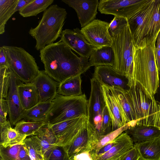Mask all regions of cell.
Returning <instances> with one entry per match:
<instances>
[{
  "label": "cell",
  "mask_w": 160,
  "mask_h": 160,
  "mask_svg": "<svg viewBox=\"0 0 160 160\" xmlns=\"http://www.w3.org/2000/svg\"><path fill=\"white\" fill-rule=\"evenodd\" d=\"M53 2V0H33L20 9L19 13L25 18L36 16L46 10Z\"/></svg>",
  "instance_id": "cell-32"
},
{
  "label": "cell",
  "mask_w": 160,
  "mask_h": 160,
  "mask_svg": "<svg viewBox=\"0 0 160 160\" xmlns=\"http://www.w3.org/2000/svg\"><path fill=\"white\" fill-rule=\"evenodd\" d=\"M157 43L156 46V48H157L160 49V39L157 38Z\"/></svg>",
  "instance_id": "cell-49"
},
{
  "label": "cell",
  "mask_w": 160,
  "mask_h": 160,
  "mask_svg": "<svg viewBox=\"0 0 160 160\" xmlns=\"http://www.w3.org/2000/svg\"><path fill=\"white\" fill-rule=\"evenodd\" d=\"M71 160H93L90 152H83L74 155Z\"/></svg>",
  "instance_id": "cell-44"
},
{
  "label": "cell",
  "mask_w": 160,
  "mask_h": 160,
  "mask_svg": "<svg viewBox=\"0 0 160 160\" xmlns=\"http://www.w3.org/2000/svg\"><path fill=\"white\" fill-rule=\"evenodd\" d=\"M112 88L127 123L135 124V118L125 94L126 90L117 87Z\"/></svg>",
  "instance_id": "cell-30"
},
{
  "label": "cell",
  "mask_w": 160,
  "mask_h": 160,
  "mask_svg": "<svg viewBox=\"0 0 160 160\" xmlns=\"http://www.w3.org/2000/svg\"><path fill=\"white\" fill-rule=\"evenodd\" d=\"M139 160H143L142 159H141V158H140Z\"/></svg>",
  "instance_id": "cell-51"
},
{
  "label": "cell",
  "mask_w": 160,
  "mask_h": 160,
  "mask_svg": "<svg viewBox=\"0 0 160 160\" xmlns=\"http://www.w3.org/2000/svg\"><path fill=\"white\" fill-rule=\"evenodd\" d=\"M160 31V0H155L153 12L148 24L146 36L141 47L156 40Z\"/></svg>",
  "instance_id": "cell-27"
},
{
  "label": "cell",
  "mask_w": 160,
  "mask_h": 160,
  "mask_svg": "<svg viewBox=\"0 0 160 160\" xmlns=\"http://www.w3.org/2000/svg\"><path fill=\"white\" fill-rule=\"evenodd\" d=\"M125 132L130 136L135 143L160 137V129L152 126L135 124L129 127Z\"/></svg>",
  "instance_id": "cell-21"
},
{
  "label": "cell",
  "mask_w": 160,
  "mask_h": 160,
  "mask_svg": "<svg viewBox=\"0 0 160 160\" xmlns=\"http://www.w3.org/2000/svg\"><path fill=\"white\" fill-rule=\"evenodd\" d=\"M9 108L6 99L0 98V124L6 122L7 116L8 114Z\"/></svg>",
  "instance_id": "cell-42"
},
{
  "label": "cell",
  "mask_w": 160,
  "mask_h": 160,
  "mask_svg": "<svg viewBox=\"0 0 160 160\" xmlns=\"http://www.w3.org/2000/svg\"><path fill=\"white\" fill-rule=\"evenodd\" d=\"M45 121L30 122L22 120L15 125L14 129L19 133L28 136L34 135L38 130L46 124Z\"/></svg>",
  "instance_id": "cell-35"
},
{
  "label": "cell",
  "mask_w": 160,
  "mask_h": 160,
  "mask_svg": "<svg viewBox=\"0 0 160 160\" xmlns=\"http://www.w3.org/2000/svg\"><path fill=\"white\" fill-rule=\"evenodd\" d=\"M140 155L136 147L134 146L123 155L118 160H139Z\"/></svg>",
  "instance_id": "cell-43"
},
{
  "label": "cell",
  "mask_w": 160,
  "mask_h": 160,
  "mask_svg": "<svg viewBox=\"0 0 160 160\" xmlns=\"http://www.w3.org/2000/svg\"><path fill=\"white\" fill-rule=\"evenodd\" d=\"M155 56L158 73L160 72V49L155 48Z\"/></svg>",
  "instance_id": "cell-47"
},
{
  "label": "cell",
  "mask_w": 160,
  "mask_h": 160,
  "mask_svg": "<svg viewBox=\"0 0 160 160\" xmlns=\"http://www.w3.org/2000/svg\"><path fill=\"white\" fill-rule=\"evenodd\" d=\"M90 81L91 89L88 104V121L93 125L94 118L102 114L106 103L101 84L93 77Z\"/></svg>",
  "instance_id": "cell-16"
},
{
  "label": "cell",
  "mask_w": 160,
  "mask_h": 160,
  "mask_svg": "<svg viewBox=\"0 0 160 160\" xmlns=\"http://www.w3.org/2000/svg\"><path fill=\"white\" fill-rule=\"evenodd\" d=\"M18 93L22 106L28 110L38 104L39 101L38 91L33 83L21 82L18 85Z\"/></svg>",
  "instance_id": "cell-22"
},
{
  "label": "cell",
  "mask_w": 160,
  "mask_h": 160,
  "mask_svg": "<svg viewBox=\"0 0 160 160\" xmlns=\"http://www.w3.org/2000/svg\"><path fill=\"white\" fill-rule=\"evenodd\" d=\"M10 71V84L6 100L9 108V121L11 125H15L22 119L24 109L22 106L18 91V85L22 81L11 69Z\"/></svg>",
  "instance_id": "cell-13"
},
{
  "label": "cell",
  "mask_w": 160,
  "mask_h": 160,
  "mask_svg": "<svg viewBox=\"0 0 160 160\" xmlns=\"http://www.w3.org/2000/svg\"><path fill=\"white\" fill-rule=\"evenodd\" d=\"M93 77L102 84L111 87H119L125 90L129 89L128 78L110 66H95Z\"/></svg>",
  "instance_id": "cell-14"
},
{
  "label": "cell",
  "mask_w": 160,
  "mask_h": 160,
  "mask_svg": "<svg viewBox=\"0 0 160 160\" xmlns=\"http://www.w3.org/2000/svg\"><path fill=\"white\" fill-rule=\"evenodd\" d=\"M2 47L8 67L22 82H32L40 72L33 56L21 47Z\"/></svg>",
  "instance_id": "cell-6"
},
{
  "label": "cell",
  "mask_w": 160,
  "mask_h": 160,
  "mask_svg": "<svg viewBox=\"0 0 160 160\" xmlns=\"http://www.w3.org/2000/svg\"><path fill=\"white\" fill-rule=\"evenodd\" d=\"M45 122L49 125L81 117H88V101L85 94L65 96L57 94Z\"/></svg>",
  "instance_id": "cell-5"
},
{
  "label": "cell",
  "mask_w": 160,
  "mask_h": 160,
  "mask_svg": "<svg viewBox=\"0 0 160 160\" xmlns=\"http://www.w3.org/2000/svg\"><path fill=\"white\" fill-rule=\"evenodd\" d=\"M141 0H100L98 9L101 13L111 14L127 19L132 5Z\"/></svg>",
  "instance_id": "cell-17"
},
{
  "label": "cell",
  "mask_w": 160,
  "mask_h": 160,
  "mask_svg": "<svg viewBox=\"0 0 160 160\" xmlns=\"http://www.w3.org/2000/svg\"><path fill=\"white\" fill-rule=\"evenodd\" d=\"M8 67L4 50L2 47L0 48V67Z\"/></svg>",
  "instance_id": "cell-45"
},
{
  "label": "cell",
  "mask_w": 160,
  "mask_h": 160,
  "mask_svg": "<svg viewBox=\"0 0 160 160\" xmlns=\"http://www.w3.org/2000/svg\"><path fill=\"white\" fill-rule=\"evenodd\" d=\"M128 127L129 125L127 123L123 127L112 131L105 135L99 136L98 141L92 151L97 150L111 142L126 130Z\"/></svg>",
  "instance_id": "cell-37"
},
{
  "label": "cell",
  "mask_w": 160,
  "mask_h": 160,
  "mask_svg": "<svg viewBox=\"0 0 160 160\" xmlns=\"http://www.w3.org/2000/svg\"><path fill=\"white\" fill-rule=\"evenodd\" d=\"M87 117H79L53 125L48 124L56 138V145L64 147L69 144L81 129V125L78 122Z\"/></svg>",
  "instance_id": "cell-12"
},
{
  "label": "cell",
  "mask_w": 160,
  "mask_h": 160,
  "mask_svg": "<svg viewBox=\"0 0 160 160\" xmlns=\"http://www.w3.org/2000/svg\"><path fill=\"white\" fill-rule=\"evenodd\" d=\"M76 12L82 28L87 25L96 18L98 0H62Z\"/></svg>",
  "instance_id": "cell-15"
},
{
  "label": "cell",
  "mask_w": 160,
  "mask_h": 160,
  "mask_svg": "<svg viewBox=\"0 0 160 160\" xmlns=\"http://www.w3.org/2000/svg\"><path fill=\"white\" fill-rule=\"evenodd\" d=\"M11 73L9 67H0V98H7L11 82Z\"/></svg>",
  "instance_id": "cell-36"
},
{
  "label": "cell",
  "mask_w": 160,
  "mask_h": 160,
  "mask_svg": "<svg viewBox=\"0 0 160 160\" xmlns=\"http://www.w3.org/2000/svg\"><path fill=\"white\" fill-rule=\"evenodd\" d=\"M134 145L130 136L123 132L118 137L117 142L108 151L94 160H118Z\"/></svg>",
  "instance_id": "cell-20"
},
{
  "label": "cell",
  "mask_w": 160,
  "mask_h": 160,
  "mask_svg": "<svg viewBox=\"0 0 160 160\" xmlns=\"http://www.w3.org/2000/svg\"><path fill=\"white\" fill-rule=\"evenodd\" d=\"M45 160H71L63 147L56 145Z\"/></svg>",
  "instance_id": "cell-39"
},
{
  "label": "cell",
  "mask_w": 160,
  "mask_h": 160,
  "mask_svg": "<svg viewBox=\"0 0 160 160\" xmlns=\"http://www.w3.org/2000/svg\"><path fill=\"white\" fill-rule=\"evenodd\" d=\"M140 158L143 160H160V137L134 144Z\"/></svg>",
  "instance_id": "cell-23"
},
{
  "label": "cell",
  "mask_w": 160,
  "mask_h": 160,
  "mask_svg": "<svg viewBox=\"0 0 160 160\" xmlns=\"http://www.w3.org/2000/svg\"><path fill=\"white\" fill-rule=\"evenodd\" d=\"M112 37L111 47L115 56L114 63L112 67L116 72L126 76V62L132 53V38L128 23Z\"/></svg>",
  "instance_id": "cell-8"
},
{
  "label": "cell",
  "mask_w": 160,
  "mask_h": 160,
  "mask_svg": "<svg viewBox=\"0 0 160 160\" xmlns=\"http://www.w3.org/2000/svg\"><path fill=\"white\" fill-rule=\"evenodd\" d=\"M9 121L0 125V146L6 148L8 146L23 143L27 136L18 132L11 126Z\"/></svg>",
  "instance_id": "cell-24"
},
{
  "label": "cell",
  "mask_w": 160,
  "mask_h": 160,
  "mask_svg": "<svg viewBox=\"0 0 160 160\" xmlns=\"http://www.w3.org/2000/svg\"><path fill=\"white\" fill-rule=\"evenodd\" d=\"M99 140V136L93 125L86 121L78 133L69 145L63 147L70 158L83 152H90Z\"/></svg>",
  "instance_id": "cell-9"
},
{
  "label": "cell",
  "mask_w": 160,
  "mask_h": 160,
  "mask_svg": "<svg viewBox=\"0 0 160 160\" xmlns=\"http://www.w3.org/2000/svg\"><path fill=\"white\" fill-rule=\"evenodd\" d=\"M155 3V0H141L132 5L127 20L133 44L136 47L142 46Z\"/></svg>",
  "instance_id": "cell-7"
},
{
  "label": "cell",
  "mask_w": 160,
  "mask_h": 160,
  "mask_svg": "<svg viewBox=\"0 0 160 160\" xmlns=\"http://www.w3.org/2000/svg\"><path fill=\"white\" fill-rule=\"evenodd\" d=\"M67 14L66 9L57 4L51 5L43 13L38 25L29 33L36 40L35 47L40 50L60 37Z\"/></svg>",
  "instance_id": "cell-4"
},
{
  "label": "cell",
  "mask_w": 160,
  "mask_h": 160,
  "mask_svg": "<svg viewBox=\"0 0 160 160\" xmlns=\"http://www.w3.org/2000/svg\"><path fill=\"white\" fill-rule=\"evenodd\" d=\"M81 75L66 79L58 84L57 93L65 96H78L82 94Z\"/></svg>",
  "instance_id": "cell-31"
},
{
  "label": "cell",
  "mask_w": 160,
  "mask_h": 160,
  "mask_svg": "<svg viewBox=\"0 0 160 160\" xmlns=\"http://www.w3.org/2000/svg\"><path fill=\"white\" fill-rule=\"evenodd\" d=\"M32 82L38 91L39 102L52 101L55 97L57 94L58 83L49 77L44 70L40 71Z\"/></svg>",
  "instance_id": "cell-19"
},
{
  "label": "cell",
  "mask_w": 160,
  "mask_h": 160,
  "mask_svg": "<svg viewBox=\"0 0 160 160\" xmlns=\"http://www.w3.org/2000/svg\"><path fill=\"white\" fill-rule=\"evenodd\" d=\"M18 0H0V34L5 32V26L8 19L15 12Z\"/></svg>",
  "instance_id": "cell-33"
},
{
  "label": "cell",
  "mask_w": 160,
  "mask_h": 160,
  "mask_svg": "<svg viewBox=\"0 0 160 160\" xmlns=\"http://www.w3.org/2000/svg\"><path fill=\"white\" fill-rule=\"evenodd\" d=\"M34 135L37 136L40 141L45 160L56 146V138L47 123L43 126Z\"/></svg>",
  "instance_id": "cell-29"
},
{
  "label": "cell",
  "mask_w": 160,
  "mask_h": 160,
  "mask_svg": "<svg viewBox=\"0 0 160 160\" xmlns=\"http://www.w3.org/2000/svg\"><path fill=\"white\" fill-rule=\"evenodd\" d=\"M114 61V53L112 48L110 46L95 49L89 59L91 67L102 65L112 67Z\"/></svg>",
  "instance_id": "cell-25"
},
{
  "label": "cell",
  "mask_w": 160,
  "mask_h": 160,
  "mask_svg": "<svg viewBox=\"0 0 160 160\" xmlns=\"http://www.w3.org/2000/svg\"><path fill=\"white\" fill-rule=\"evenodd\" d=\"M0 160H31L23 142L4 148L0 146Z\"/></svg>",
  "instance_id": "cell-28"
},
{
  "label": "cell",
  "mask_w": 160,
  "mask_h": 160,
  "mask_svg": "<svg viewBox=\"0 0 160 160\" xmlns=\"http://www.w3.org/2000/svg\"><path fill=\"white\" fill-rule=\"evenodd\" d=\"M23 142L31 160H44L42 146L36 136L27 138Z\"/></svg>",
  "instance_id": "cell-34"
},
{
  "label": "cell",
  "mask_w": 160,
  "mask_h": 160,
  "mask_svg": "<svg viewBox=\"0 0 160 160\" xmlns=\"http://www.w3.org/2000/svg\"><path fill=\"white\" fill-rule=\"evenodd\" d=\"M127 23V19L114 16L109 25V31L111 36L117 34Z\"/></svg>",
  "instance_id": "cell-40"
},
{
  "label": "cell",
  "mask_w": 160,
  "mask_h": 160,
  "mask_svg": "<svg viewBox=\"0 0 160 160\" xmlns=\"http://www.w3.org/2000/svg\"><path fill=\"white\" fill-rule=\"evenodd\" d=\"M40 52L45 72L58 84L81 75L91 67L89 59L78 57L61 40L46 46Z\"/></svg>",
  "instance_id": "cell-1"
},
{
  "label": "cell",
  "mask_w": 160,
  "mask_h": 160,
  "mask_svg": "<svg viewBox=\"0 0 160 160\" xmlns=\"http://www.w3.org/2000/svg\"><path fill=\"white\" fill-rule=\"evenodd\" d=\"M117 140L118 137L99 149L90 152V153L93 160H94L108 151L116 144Z\"/></svg>",
  "instance_id": "cell-41"
},
{
  "label": "cell",
  "mask_w": 160,
  "mask_h": 160,
  "mask_svg": "<svg viewBox=\"0 0 160 160\" xmlns=\"http://www.w3.org/2000/svg\"><path fill=\"white\" fill-rule=\"evenodd\" d=\"M109 23L97 19L82 28L81 31L88 42L97 48L111 47L112 37L109 31Z\"/></svg>",
  "instance_id": "cell-10"
},
{
  "label": "cell",
  "mask_w": 160,
  "mask_h": 160,
  "mask_svg": "<svg viewBox=\"0 0 160 160\" xmlns=\"http://www.w3.org/2000/svg\"><path fill=\"white\" fill-rule=\"evenodd\" d=\"M101 84L106 106L112 120V131H113L123 127L127 123L117 101L112 88Z\"/></svg>",
  "instance_id": "cell-18"
},
{
  "label": "cell",
  "mask_w": 160,
  "mask_h": 160,
  "mask_svg": "<svg viewBox=\"0 0 160 160\" xmlns=\"http://www.w3.org/2000/svg\"><path fill=\"white\" fill-rule=\"evenodd\" d=\"M52 103V101L39 102L28 110H24L22 119L27 121H45Z\"/></svg>",
  "instance_id": "cell-26"
},
{
  "label": "cell",
  "mask_w": 160,
  "mask_h": 160,
  "mask_svg": "<svg viewBox=\"0 0 160 160\" xmlns=\"http://www.w3.org/2000/svg\"><path fill=\"white\" fill-rule=\"evenodd\" d=\"M157 38H158L160 39V31L158 34Z\"/></svg>",
  "instance_id": "cell-50"
},
{
  "label": "cell",
  "mask_w": 160,
  "mask_h": 160,
  "mask_svg": "<svg viewBox=\"0 0 160 160\" xmlns=\"http://www.w3.org/2000/svg\"><path fill=\"white\" fill-rule=\"evenodd\" d=\"M33 0H18V2L15 8V12L19 11Z\"/></svg>",
  "instance_id": "cell-46"
},
{
  "label": "cell",
  "mask_w": 160,
  "mask_h": 160,
  "mask_svg": "<svg viewBox=\"0 0 160 160\" xmlns=\"http://www.w3.org/2000/svg\"><path fill=\"white\" fill-rule=\"evenodd\" d=\"M129 89L125 91L135 118V124L160 129V102L151 96L138 82L128 79Z\"/></svg>",
  "instance_id": "cell-2"
},
{
  "label": "cell",
  "mask_w": 160,
  "mask_h": 160,
  "mask_svg": "<svg viewBox=\"0 0 160 160\" xmlns=\"http://www.w3.org/2000/svg\"><path fill=\"white\" fill-rule=\"evenodd\" d=\"M159 83L156 93L157 101L160 102V72L158 73Z\"/></svg>",
  "instance_id": "cell-48"
},
{
  "label": "cell",
  "mask_w": 160,
  "mask_h": 160,
  "mask_svg": "<svg viewBox=\"0 0 160 160\" xmlns=\"http://www.w3.org/2000/svg\"><path fill=\"white\" fill-rule=\"evenodd\" d=\"M156 41L141 47H136L133 44L132 46L131 79L139 82L152 97L156 94L159 83L155 52Z\"/></svg>",
  "instance_id": "cell-3"
},
{
  "label": "cell",
  "mask_w": 160,
  "mask_h": 160,
  "mask_svg": "<svg viewBox=\"0 0 160 160\" xmlns=\"http://www.w3.org/2000/svg\"><path fill=\"white\" fill-rule=\"evenodd\" d=\"M102 120L98 132L99 136L105 135L112 131V120L106 106L102 113Z\"/></svg>",
  "instance_id": "cell-38"
},
{
  "label": "cell",
  "mask_w": 160,
  "mask_h": 160,
  "mask_svg": "<svg viewBox=\"0 0 160 160\" xmlns=\"http://www.w3.org/2000/svg\"><path fill=\"white\" fill-rule=\"evenodd\" d=\"M60 40L80 57L88 59L93 51L97 49L91 44L78 28L62 30Z\"/></svg>",
  "instance_id": "cell-11"
}]
</instances>
